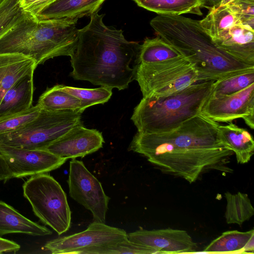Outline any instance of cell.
Listing matches in <instances>:
<instances>
[{
  "label": "cell",
  "mask_w": 254,
  "mask_h": 254,
  "mask_svg": "<svg viewBox=\"0 0 254 254\" xmlns=\"http://www.w3.org/2000/svg\"><path fill=\"white\" fill-rule=\"evenodd\" d=\"M104 14L98 11L78 29L76 48L70 57L74 79L87 81L95 85L124 90L134 80L140 44L127 41L122 29L106 26Z\"/></svg>",
  "instance_id": "7a4b0ae2"
},
{
  "label": "cell",
  "mask_w": 254,
  "mask_h": 254,
  "mask_svg": "<svg viewBox=\"0 0 254 254\" xmlns=\"http://www.w3.org/2000/svg\"><path fill=\"white\" fill-rule=\"evenodd\" d=\"M127 239L124 230L94 221L83 231L48 241L44 248L53 254H95L99 249Z\"/></svg>",
  "instance_id": "9c48e42d"
},
{
  "label": "cell",
  "mask_w": 254,
  "mask_h": 254,
  "mask_svg": "<svg viewBox=\"0 0 254 254\" xmlns=\"http://www.w3.org/2000/svg\"><path fill=\"white\" fill-rule=\"evenodd\" d=\"M82 113L42 109L39 115L20 129L0 134V144L29 149H45L73 127L83 124Z\"/></svg>",
  "instance_id": "52a82bcc"
},
{
  "label": "cell",
  "mask_w": 254,
  "mask_h": 254,
  "mask_svg": "<svg viewBox=\"0 0 254 254\" xmlns=\"http://www.w3.org/2000/svg\"><path fill=\"white\" fill-rule=\"evenodd\" d=\"M127 239L148 248L152 254L194 253L197 247L186 231L172 228L141 229L128 234Z\"/></svg>",
  "instance_id": "4fadbf2b"
},
{
  "label": "cell",
  "mask_w": 254,
  "mask_h": 254,
  "mask_svg": "<svg viewBox=\"0 0 254 254\" xmlns=\"http://www.w3.org/2000/svg\"><path fill=\"white\" fill-rule=\"evenodd\" d=\"M4 0H0V4Z\"/></svg>",
  "instance_id": "8d00e7d4"
},
{
  "label": "cell",
  "mask_w": 254,
  "mask_h": 254,
  "mask_svg": "<svg viewBox=\"0 0 254 254\" xmlns=\"http://www.w3.org/2000/svg\"><path fill=\"white\" fill-rule=\"evenodd\" d=\"M13 178L12 174L3 158L0 154V181L6 182Z\"/></svg>",
  "instance_id": "e575fe53"
},
{
  "label": "cell",
  "mask_w": 254,
  "mask_h": 254,
  "mask_svg": "<svg viewBox=\"0 0 254 254\" xmlns=\"http://www.w3.org/2000/svg\"><path fill=\"white\" fill-rule=\"evenodd\" d=\"M200 114L217 122H231L243 119L251 129L254 128V83L229 95L209 97L203 104Z\"/></svg>",
  "instance_id": "8fae6325"
},
{
  "label": "cell",
  "mask_w": 254,
  "mask_h": 254,
  "mask_svg": "<svg viewBox=\"0 0 254 254\" xmlns=\"http://www.w3.org/2000/svg\"><path fill=\"white\" fill-rule=\"evenodd\" d=\"M208 9V14L199 21L212 41L220 39L234 25L241 23L228 4L215 5Z\"/></svg>",
  "instance_id": "7402d4cb"
},
{
  "label": "cell",
  "mask_w": 254,
  "mask_h": 254,
  "mask_svg": "<svg viewBox=\"0 0 254 254\" xmlns=\"http://www.w3.org/2000/svg\"><path fill=\"white\" fill-rule=\"evenodd\" d=\"M224 196L226 200L224 216L227 224L241 225L254 215V208L247 194L227 191Z\"/></svg>",
  "instance_id": "484cf974"
},
{
  "label": "cell",
  "mask_w": 254,
  "mask_h": 254,
  "mask_svg": "<svg viewBox=\"0 0 254 254\" xmlns=\"http://www.w3.org/2000/svg\"><path fill=\"white\" fill-rule=\"evenodd\" d=\"M23 195L35 215L59 235L71 225V211L66 195L60 184L47 173L28 179L23 185Z\"/></svg>",
  "instance_id": "8992f818"
},
{
  "label": "cell",
  "mask_w": 254,
  "mask_h": 254,
  "mask_svg": "<svg viewBox=\"0 0 254 254\" xmlns=\"http://www.w3.org/2000/svg\"><path fill=\"white\" fill-rule=\"evenodd\" d=\"M21 0H4L0 4V38L26 15L20 5Z\"/></svg>",
  "instance_id": "f1b7e54d"
},
{
  "label": "cell",
  "mask_w": 254,
  "mask_h": 254,
  "mask_svg": "<svg viewBox=\"0 0 254 254\" xmlns=\"http://www.w3.org/2000/svg\"><path fill=\"white\" fill-rule=\"evenodd\" d=\"M104 143L101 132L81 124L68 130L45 149L67 160L93 153L102 148Z\"/></svg>",
  "instance_id": "5bb4252c"
},
{
  "label": "cell",
  "mask_w": 254,
  "mask_h": 254,
  "mask_svg": "<svg viewBox=\"0 0 254 254\" xmlns=\"http://www.w3.org/2000/svg\"><path fill=\"white\" fill-rule=\"evenodd\" d=\"M67 183L70 196L91 212L94 221L104 223L110 198L82 161H70Z\"/></svg>",
  "instance_id": "30bf717a"
},
{
  "label": "cell",
  "mask_w": 254,
  "mask_h": 254,
  "mask_svg": "<svg viewBox=\"0 0 254 254\" xmlns=\"http://www.w3.org/2000/svg\"><path fill=\"white\" fill-rule=\"evenodd\" d=\"M182 57L173 46L157 36L145 38L140 45L136 64L160 62Z\"/></svg>",
  "instance_id": "d4e9b609"
},
{
  "label": "cell",
  "mask_w": 254,
  "mask_h": 254,
  "mask_svg": "<svg viewBox=\"0 0 254 254\" xmlns=\"http://www.w3.org/2000/svg\"><path fill=\"white\" fill-rule=\"evenodd\" d=\"M228 4L242 24L254 29V0H233Z\"/></svg>",
  "instance_id": "1f68e13d"
},
{
  "label": "cell",
  "mask_w": 254,
  "mask_h": 254,
  "mask_svg": "<svg viewBox=\"0 0 254 254\" xmlns=\"http://www.w3.org/2000/svg\"><path fill=\"white\" fill-rule=\"evenodd\" d=\"M33 92V75H27L19 80L5 93L0 102V119L30 108Z\"/></svg>",
  "instance_id": "d6986e66"
},
{
  "label": "cell",
  "mask_w": 254,
  "mask_h": 254,
  "mask_svg": "<svg viewBox=\"0 0 254 254\" xmlns=\"http://www.w3.org/2000/svg\"><path fill=\"white\" fill-rule=\"evenodd\" d=\"M134 68V80L138 82L143 97L168 96L198 82L193 65L184 57L140 63Z\"/></svg>",
  "instance_id": "ba28073f"
},
{
  "label": "cell",
  "mask_w": 254,
  "mask_h": 254,
  "mask_svg": "<svg viewBox=\"0 0 254 254\" xmlns=\"http://www.w3.org/2000/svg\"><path fill=\"white\" fill-rule=\"evenodd\" d=\"M0 154L13 178L47 173L60 168L66 161L46 149H23L0 144Z\"/></svg>",
  "instance_id": "7c38bea8"
},
{
  "label": "cell",
  "mask_w": 254,
  "mask_h": 254,
  "mask_svg": "<svg viewBox=\"0 0 254 254\" xmlns=\"http://www.w3.org/2000/svg\"><path fill=\"white\" fill-rule=\"evenodd\" d=\"M55 0H21L22 10L27 13L36 17L41 11Z\"/></svg>",
  "instance_id": "d6a6232c"
},
{
  "label": "cell",
  "mask_w": 254,
  "mask_h": 254,
  "mask_svg": "<svg viewBox=\"0 0 254 254\" xmlns=\"http://www.w3.org/2000/svg\"><path fill=\"white\" fill-rule=\"evenodd\" d=\"M37 104L48 111H70L83 113L85 110L81 101L63 91L59 85L47 89L39 97Z\"/></svg>",
  "instance_id": "cb8c5ba5"
},
{
  "label": "cell",
  "mask_w": 254,
  "mask_h": 254,
  "mask_svg": "<svg viewBox=\"0 0 254 254\" xmlns=\"http://www.w3.org/2000/svg\"><path fill=\"white\" fill-rule=\"evenodd\" d=\"M219 125L200 113L170 131H137L128 150L145 156L162 172L190 183L211 171L232 173L229 164L234 152L221 141Z\"/></svg>",
  "instance_id": "6da1fadb"
},
{
  "label": "cell",
  "mask_w": 254,
  "mask_h": 254,
  "mask_svg": "<svg viewBox=\"0 0 254 254\" xmlns=\"http://www.w3.org/2000/svg\"><path fill=\"white\" fill-rule=\"evenodd\" d=\"M137 5L158 15H181L191 13L201 15L204 0H133Z\"/></svg>",
  "instance_id": "603a6c76"
},
{
  "label": "cell",
  "mask_w": 254,
  "mask_h": 254,
  "mask_svg": "<svg viewBox=\"0 0 254 254\" xmlns=\"http://www.w3.org/2000/svg\"><path fill=\"white\" fill-rule=\"evenodd\" d=\"M233 0H204V7L209 8L220 4H228Z\"/></svg>",
  "instance_id": "d590c367"
},
{
  "label": "cell",
  "mask_w": 254,
  "mask_h": 254,
  "mask_svg": "<svg viewBox=\"0 0 254 254\" xmlns=\"http://www.w3.org/2000/svg\"><path fill=\"white\" fill-rule=\"evenodd\" d=\"M254 251V230L225 231L203 250L206 253H252Z\"/></svg>",
  "instance_id": "44dd1931"
},
{
  "label": "cell",
  "mask_w": 254,
  "mask_h": 254,
  "mask_svg": "<svg viewBox=\"0 0 254 254\" xmlns=\"http://www.w3.org/2000/svg\"><path fill=\"white\" fill-rule=\"evenodd\" d=\"M106 0H55L36 17L39 20L66 18L78 20L98 11Z\"/></svg>",
  "instance_id": "e0dca14e"
},
{
  "label": "cell",
  "mask_w": 254,
  "mask_h": 254,
  "mask_svg": "<svg viewBox=\"0 0 254 254\" xmlns=\"http://www.w3.org/2000/svg\"><path fill=\"white\" fill-rule=\"evenodd\" d=\"M42 108L38 104L29 109L0 119V134L18 130L34 120Z\"/></svg>",
  "instance_id": "f546056e"
},
{
  "label": "cell",
  "mask_w": 254,
  "mask_h": 254,
  "mask_svg": "<svg viewBox=\"0 0 254 254\" xmlns=\"http://www.w3.org/2000/svg\"><path fill=\"white\" fill-rule=\"evenodd\" d=\"M218 129L221 141L235 154L237 163L244 164L249 162L254 152L252 134L232 122L227 125H219Z\"/></svg>",
  "instance_id": "ffe728a7"
},
{
  "label": "cell",
  "mask_w": 254,
  "mask_h": 254,
  "mask_svg": "<svg viewBox=\"0 0 254 254\" xmlns=\"http://www.w3.org/2000/svg\"><path fill=\"white\" fill-rule=\"evenodd\" d=\"M77 22L66 18L39 20L27 13L0 38V54H21L37 65L55 57H70L78 42Z\"/></svg>",
  "instance_id": "277c9868"
},
{
  "label": "cell",
  "mask_w": 254,
  "mask_h": 254,
  "mask_svg": "<svg viewBox=\"0 0 254 254\" xmlns=\"http://www.w3.org/2000/svg\"><path fill=\"white\" fill-rule=\"evenodd\" d=\"M214 82H197L168 96L143 97L131 117L137 132L155 133L170 131L200 114Z\"/></svg>",
  "instance_id": "5b68a950"
},
{
  "label": "cell",
  "mask_w": 254,
  "mask_h": 254,
  "mask_svg": "<svg viewBox=\"0 0 254 254\" xmlns=\"http://www.w3.org/2000/svg\"><path fill=\"white\" fill-rule=\"evenodd\" d=\"M59 85L63 91L79 99L85 109L92 106L108 102L112 95V89L103 86L88 89Z\"/></svg>",
  "instance_id": "83f0119b"
},
{
  "label": "cell",
  "mask_w": 254,
  "mask_h": 254,
  "mask_svg": "<svg viewBox=\"0 0 254 254\" xmlns=\"http://www.w3.org/2000/svg\"><path fill=\"white\" fill-rule=\"evenodd\" d=\"M254 83V71L214 81L209 95L218 97L237 93Z\"/></svg>",
  "instance_id": "4316f807"
},
{
  "label": "cell",
  "mask_w": 254,
  "mask_h": 254,
  "mask_svg": "<svg viewBox=\"0 0 254 254\" xmlns=\"http://www.w3.org/2000/svg\"><path fill=\"white\" fill-rule=\"evenodd\" d=\"M152 254V251L128 240L98 249L95 254Z\"/></svg>",
  "instance_id": "4dcf8cb0"
},
{
  "label": "cell",
  "mask_w": 254,
  "mask_h": 254,
  "mask_svg": "<svg viewBox=\"0 0 254 254\" xmlns=\"http://www.w3.org/2000/svg\"><path fill=\"white\" fill-rule=\"evenodd\" d=\"M37 64L31 58L19 53L0 54V102L5 93L19 80L33 75Z\"/></svg>",
  "instance_id": "2e32d148"
},
{
  "label": "cell",
  "mask_w": 254,
  "mask_h": 254,
  "mask_svg": "<svg viewBox=\"0 0 254 254\" xmlns=\"http://www.w3.org/2000/svg\"><path fill=\"white\" fill-rule=\"evenodd\" d=\"M20 249V245L16 243L0 237V254L16 253Z\"/></svg>",
  "instance_id": "836d02e7"
},
{
  "label": "cell",
  "mask_w": 254,
  "mask_h": 254,
  "mask_svg": "<svg viewBox=\"0 0 254 254\" xmlns=\"http://www.w3.org/2000/svg\"><path fill=\"white\" fill-rule=\"evenodd\" d=\"M213 42L219 49L235 59L254 66V29L237 23L221 38Z\"/></svg>",
  "instance_id": "9a60e30c"
},
{
  "label": "cell",
  "mask_w": 254,
  "mask_h": 254,
  "mask_svg": "<svg viewBox=\"0 0 254 254\" xmlns=\"http://www.w3.org/2000/svg\"><path fill=\"white\" fill-rule=\"evenodd\" d=\"M156 35L193 66L198 81H216L254 71V66L219 49L199 20L181 15H158L150 22Z\"/></svg>",
  "instance_id": "3957f363"
},
{
  "label": "cell",
  "mask_w": 254,
  "mask_h": 254,
  "mask_svg": "<svg viewBox=\"0 0 254 254\" xmlns=\"http://www.w3.org/2000/svg\"><path fill=\"white\" fill-rule=\"evenodd\" d=\"M11 233L44 236L51 235L52 232L25 217L12 206L0 200V237Z\"/></svg>",
  "instance_id": "ac0fdd59"
}]
</instances>
